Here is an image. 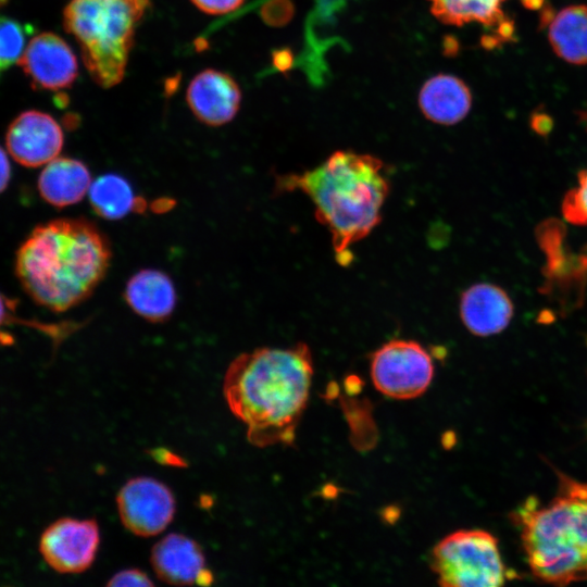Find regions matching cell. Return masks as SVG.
<instances>
[{
    "label": "cell",
    "instance_id": "6da1fadb",
    "mask_svg": "<svg viewBox=\"0 0 587 587\" xmlns=\"http://www.w3.org/2000/svg\"><path fill=\"white\" fill-rule=\"evenodd\" d=\"M310 347H261L237 355L223 379V395L232 413L258 448L290 446L307 409L313 379Z\"/></svg>",
    "mask_w": 587,
    "mask_h": 587
},
{
    "label": "cell",
    "instance_id": "7a4b0ae2",
    "mask_svg": "<svg viewBox=\"0 0 587 587\" xmlns=\"http://www.w3.org/2000/svg\"><path fill=\"white\" fill-rule=\"evenodd\" d=\"M111 260L110 240L96 224L61 217L32 230L16 252L15 274L36 303L60 313L91 296Z\"/></svg>",
    "mask_w": 587,
    "mask_h": 587
},
{
    "label": "cell",
    "instance_id": "3957f363",
    "mask_svg": "<svg viewBox=\"0 0 587 587\" xmlns=\"http://www.w3.org/2000/svg\"><path fill=\"white\" fill-rule=\"evenodd\" d=\"M275 186L279 192L299 190L309 197L341 266L351 264V247L380 223L390 191L383 161L352 150H337L311 170L278 176Z\"/></svg>",
    "mask_w": 587,
    "mask_h": 587
},
{
    "label": "cell",
    "instance_id": "277c9868",
    "mask_svg": "<svg viewBox=\"0 0 587 587\" xmlns=\"http://www.w3.org/2000/svg\"><path fill=\"white\" fill-rule=\"evenodd\" d=\"M555 497L539 505L528 498L514 519L533 574L542 582L567 585L587 579V482L558 474Z\"/></svg>",
    "mask_w": 587,
    "mask_h": 587
},
{
    "label": "cell",
    "instance_id": "5b68a950",
    "mask_svg": "<svg viewBox=\"0 0 587 587\" xmlns=\"http://www.w3.org/2000/svg\"><path fill=\"white\" fill-rule=\"evenodd\" d=\"M150 0H71L63 12L65 30L80 48L92 79L103 88L122 82L138 24Z\"/></svg>",
    "mask_w": 587,
    "mask_h": 587
},
{
    "label": "cell",
    "instance_id": "8992f818",
    "mask_svg": "<svg viewBox=\"0 0 587 587\" xmlns=\"http://www.w3.org/2000/svg\"><path fill=\"white\" fill-rule=\"evenodd\" d=\"M430 566L444 587H495L509 577L497 538L484 529H460L432 551Z\"/></svg>",
    "mask_w": 587,
    "mask_h": 587
},
{
    "label": "cell",
    "instance_id": "52a82bcc",
    "mask_svg": "<svg viewBox=\"0 0 587 587\" xmlns=\"http://www.w3.org/2000/svg\"><path fill=\"white\" fill-rule=\"evenodd\" d=\"M370 372L380 394L409 400L426 391L434 376V363L420 342L392 339L372 353Z\"/></svg>",
    "mask_w": 587,
    "mask_h": 587
},
{
    "label": "cell",
    "instance_id": "ba28073f",
    "mask_svg": "<svg viewBox=\"0 0 587 587\" xmlns=\"http://www.w3.org/2000/svg\"><path fill=\"white\" fill-rule=\"evenodd\" d=\"M117 513L124 527L140 537L162 533L175 514V498L162 482L138 476L127 480L116 496Z\"/></svg>",
    "mask_w": 587,
    "mask_h": 587
},
{
    "label": "cell",
    "instance_id": "9c48e42d",
    "mask_svg": "<svg viewBox=\"0 0 587 587\" xmlns=\"http://www.w3.org/2000/svg\"><path fill=\"white\" fill-rule=\"evenodd\" d=\"M100 540V528L95 519L61 517L42 532L39 552L55 572L78 574L92 565Z\"/></svg>",
    "mask_w": 587,
    "mask_h": 587
},
{
    "label": "cell",
    "instance_id": "30bf717a",
    "mask_svg": "<svg viewBox=\"0 0 587 587\" xmlns=\"http://www.w3.org/2000/svg\"><path fill=\"white\" fill-rule=\"evenodd\" d=\"M40 89L70 88L78 75V63L70 45L59 35L45 32L25 46L17 62Z\"/></svg>",
    "mask_w": 587,
    "mask_h": 587
},
{
    "label": "cell",
    "instance_id": "8fae6325",
    "mask_svg": "<svg viewBox=\"0 0 587 587\" xmlns=\"http://www.w3.org/2000/svg\"><path fill=\"white\" fill-rule=\"evenodd\" d=\"M64 143L59 123L48 113L29 110L10 124L5 145L11 157L21 165L37 167L58 158Z\"/></svg>",
    "mask_w": 587,
    "mask_h": 587
},
{
    "label": "cell",
    "instance_id": "7c38bea8",
    "mask_svg": "<svg viewBox=\"0 0 587 587\" xmlns=\"http://www.w3.org/2000/svg\"><path fill=\"white\" fill-rule=\"evenodd\" d=\"M151 566L157 577L171 585H211L213 574L207 567L200 545L190 537L171 533L151 549Z\"/></svg>",
    "mask_w": 587,
    "mask_h": 587
},
{
    "label": "cell",
    "instance_id": "4fadbf2b",
    "mask_svg": "<svg viewBox=\"0 0 587 587\" xmlns=\"http://www.w3.org/2000/svg\"><path fill=\"white\" fill-rule=\"evenodd\" d=\"M186 101L193 115L208 126L229 123L238 113L241 91L227 73L207 68L190 80Z\"/></svg>",
    "mask_w": 587,
    "mask_h": 587
},
{
    "label": "cell",
    "instance_id": "5bb4252c",
    "mask_svg": "<svg viewBox=\"0 0 587 587\" xmlns=\"http://www.w3.org/2000/svg\"><path fill=\"white\" fill-rule=\"evenodd\" d=\"M459 312L463 325L471 334L486 337L507 328L514 307L501 287L478 283L462 292Z\"/></svg>",
    "mask_w": 587,
    "mask_h": 587
},
{
    "label": "cell",
    "instance_id": "9a60e30c",
    "mask_svg": "<svg viewBox=\"0 0 587 587\" xmlns=\"http://www.w3.org/2000/svg\"><path fill=\"white\" fill-rule=\"evenodd\" d=\"M124 298L138 316L151 323L168 320L177 302L172 278L157 268L135 273L126 283Z\"/></svg>",
    "mask_w": 587,
    "mask_h": 587
},
{
    "label": "cell",
    "instance_id": "2e32d148",
    "mask_svg": "<svg viewBox=\"0 0 587 587\" xmlns=\"http://www.w3.org/2000/svg\"><path fill=\"white\" fill-rule=\"evenodd\" d=\"M423 115L433 123L454 125L471 110L472 95L466 84L450 74H437L425 82L419 93Z\"/></svg>",
    "mask_w": 587,
    "mask_h": 587
},
{
    "label": "cell",
    "instance_id": "e0dca14e",
    "mask_svg": "<svg viewBox=\"0 0 587 587\" xmlns=\"http://www.w3.org/2000/svg\"><path fill=\"white\" fill-rule=\"evenodd\" d=\"M430 13L442 24L463 26L478 23L495 33L496 43L513 35V22L502 9L507 0H427Z\"/></svg>",
    "mask_w": 587,
    "mask_h": 587
},
{
    "label": "cell",
    "instance_id": "ac0fdd59",
    "mask_svg": "<svg viewBox=\"0 0 587 587\" xmlns=\"http://www.w3.org/2000/svg\"><path fill=\"white\" fill-rule=\"evenodd\" d=\"M91 175L87 165L72 158H55L47 163L38 177L41 198L55 208L78 203L89 190Z\"/></svg>",
    "mask_w": 587,
    "mask_h": 587
},
{
    "label": "cell",
    "instance_id": "d6986e66",
    "mask_svg": "<svg viewBox=\"0 0 587 587\" xmlns=\"http://www.w3.org/2000/svg\"><path fill=\"white\" fill-rule=\"evenodd\" d=\"M548 39L552 50L564 61L587 64V5H569L552 14Z\"/></svg>",
    "mask_w": 587,
    "mask_h": 587
},
{
    "label": "cell",
    "instance_id": "ffe728a7",
    "mask_svg": "<svg viewBox=\"0 0 587 587\" xmlns=\"http://www.w3.org/2000/svg\"><path fill=\"white\" fill-rule=\"evenodd\" d=\"M88 198L92 210L110 221L121 220L137 205L135 192L123 176L104 174L91 182Z\"/></svg>",
    "mask_w": 587,
    "mask_h": 587
},
{
    "label": "cell",
    "instance_id": "44dd1931",
    "mask_svg": "<svg viewBox=\"0 0 587 587\" xmlns=\"http://www.w3.org/2000/svg\"><path fill=\"white\" fill-rule=\"evenodd\" d=\"M25 29L13 18L0 15V76L18 62L25 48Z\"/></svg>",
    "mask_w": 587,
    "mask_h": 587
},
{
    "label": "cell",
    "instance_id": "7402d4cb",
    "mask_svg": "<svg viewBox=\"0 0 587 587\" xmlns=\"http://www.w3.org/2000/svg\"><path fill=\"white\" fill-rule=\"evenodd\" d=\"M17 301L0 294V327L7 324H20L36 328L48 335L53 342L59 344L66 334L68 326L46 324L38 321L22 319L16 314Z\"/></svg>",
    "mask_w": 587,
    "mask_h": 587
},
{
    "label": "cell",
    "instance_id": "603a6c76",
    "mask_svg": "<svg viewBox=\"0 0 587 587\" xmlns=\"http://www.w3.org/2000/svg\"><path fill=\"white\" fill-rule=\"evenodd\" d=\"M562 212L571 223L587 225V168L578 174L577 187L565 196Z\"/></svg>",
    "mask_w": 587,
    "mask_h": 587
},
{
    "label": "cell",
    "instance_id": "cb8c5ba5",
    "mask_svg": "<svg viewBox=\"0 0 587 587\" xmlns=\"http://www.w3.org/2000/svg\"><path fill=\"white\" fill-rule=\"evenodd\" d=\"M107 586H153L150 576L140 569L132 567L116 572L110 577Z\"/></svg>",
    "mask_w": 587,
    "mask_h": 587
},
{
    "label": "cell",
    "instance_id": "d4e9b609",
    "mask_svg": "<svg viewBox=\"0 0 587 587\" xmlns=\"http://www.w3.org/2000/svg\"><path fill=\"white\" fill-rule=\"evenodd\" d=\"M200 11L221 15L237 10L245 0H190Z\"/></svg>",
    "mask_w": 587,
    "mask_h": 587
},
{
    "label": "cell",
    "instance_id": "484cf974",
    "mask_svg": "<svg viewBox=\"0 0 587 587\" xmlns=\"http://www.w3.org/2000/svg\"><path fill=\"white\" fill-rule=\"evenodd\" d=\"M11 178V166L7 153L0 147V193L8 187Z\"/></svg>",
    "mask_w": 587,
    "mask_h": 587
},
{
    "label": "cell",
    "instance_id": "4316f807",
    "mask_svg": "<svg viewBox=\"0 0 587 587\" xmlns=\"http://www.w3.org/2000/svg\"><path fill=\"white\" fill-rule=\"evenodd\" d=\"M276 60H277V66L282 70H285L291 63V54L288 51H280Z\"/></svg>",
    "mask_w": 587,
    "mask_h": 587
},
{
    "label": "cell",
    "instance_id": "83f0119b",
    "mask_svg": "<svg viewBox=\"0 0 587 587\" xmlns=\"http://www.w3.org/2000/svg\"><path fill=\"white\" fill-rule=\"evenodd\" d=\"M522 3L528 9H539L542 7L545 0H521Z\"/></svg>",
    "mask_w": 587,
    "mask_h": 587
},
{
    "label": "cell",
    "instance_id": "f1b7e54d",
    "mask_svg": "<svg viewBox=\"0 0 587 587\" xmlns=\"http://www.w3.org/2000/svg\"><path fill=\"white\" fill-rule=\"evenodd\" d=\"M5 2V0H0V5L3 4Z\"/></svg>",
    "mask_w": 587,
    "mask_h": 587
}]
</instances>
